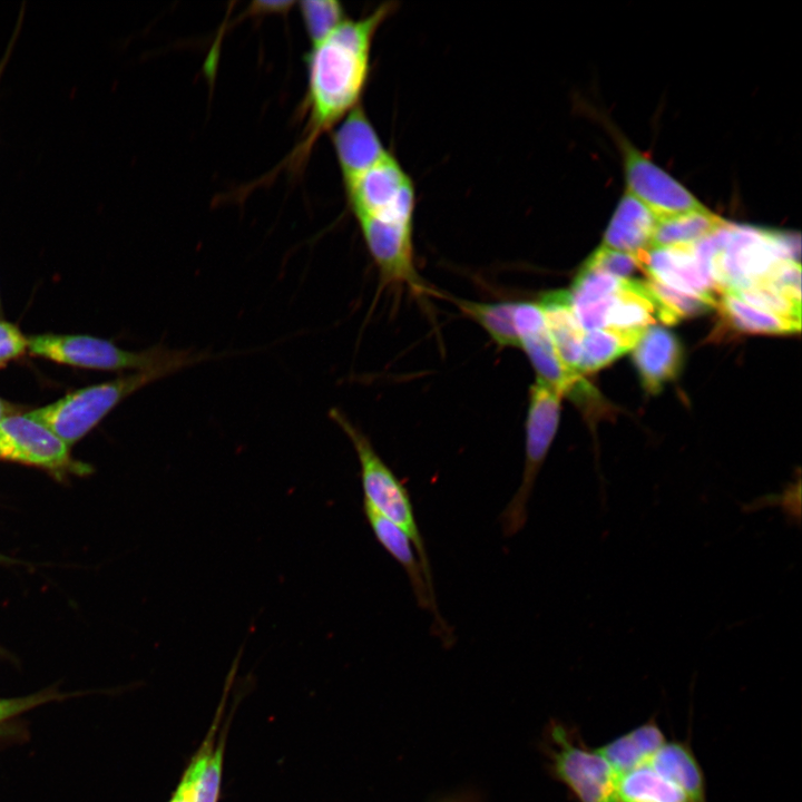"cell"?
<instances>
[{"label":"cell","instance_id":"6da1fadb","mask_svg":"<svg viewBox=\"0 0 802 802\" xmlns=\"http://www.w3.org/2000/svg\"><path fill=\"white\" fill-rule=\"evenodd\" d=\"M395 8V2H383L362 18L345 19L313 45L307 59V121L293 163L302 162L322 134L360 105L369 79L374 36Z\"/></svg>","mask_w":802,"mask_h":802},{"label":"cell","instance_id":"7a4b0ae2","mask_svg":"<svg viewBox=\"0 0 802 802\" xmlns=\"http://www.w3.org/2000/svg\"><path fill=\"white\" fill-rule=\"evenodd\" d=\"M28 352L60 364L105 371H163L172 375L207 360L206 352L155 345L124 350L109 340L85 334H38L28 338Z\"/></svg>","mask_w":802,"mask_h":802},{"label":"cell","instance_id":"3957f363","mask_svg":"<svg viewBox=\"0 0 802 802\" xmlns=\"http://www.w3.org/2000/svg\"><path fill=\"white\" fill-rule=\"evenodd\" d=\"M711 238V272L720 294L764 281L783 261L800 263L799 234L726 222Z\"/></svg>","mask_w":802,"mask_h":802},{"label":"cell","instance_id":"277c9868","mask_svg":"<svg viewBox=\"0 0 802 802\" xmlns=\"http://www.w3.org/2000/svg\"><path fill=\"white\" fill-rule=\"evenodd\" d=\"M329 415L350 439L358 456L364 495L363 502L409 537L429 590L436 597L429 556L407 488L382 460L369 438L342 411L331 409Z\"/></svg>","mask_w":802,"mask_h":802},{"label":"cell","instance_id":"5b68a950","mask_svg":"<svg viewBox=\"0 0 802 802\" xmlns=\"http://www.w3.org/2000/svg\"><path fill=\"white\" fill-rule=\"evenodd\" d=\"M168 376L163 371H140L88 385L28 413L47 424L69 447L89 433L111 410L141 388Z\"/></svg>","mask_w":802,"mask_h":802},{"label":"cell","instance_id":"8992f818","mask_svg":"<svg viewBox=\"0 0 802 802\" xmlns=\"http://www.w3.org/2000/svg\"><path fill=\"white\" fill-rule=\"evenodd\" d=\"M415 193L394 207L356 218L365 245L376 264L382 285L408 286L417 295L427 291L413 260Z\"/></svg>","mask_w":802,"mask_h":802},{"label":"cell","instance_id":"52a82bcc","mask_svg":"<svg viewBox=\"0 0 802 802\" xmlns=\"http://www.w3.org/2000/svg\"><path fill=\"white\" fill-rule=\"evenodd\" d=\"M561 398L556 390L539 380L530 387L522 477L500 516V525L507 537L518 534L526 525L532 489L558 430Z\"/></svg>","mask_w":802,"mask_h":802},{"label":"cell","instance_id":"ba28073f","mask_svg":"<svg viewBox=\"0 0 802 802\" xmlns=\"http://www.w3.org/2000/svg\"><path fill=\"white\" fill-rule=\"evenodd\" d=\"M514 321L519 348L527 354L537 380L556 390L561 397L573 399L584 409L597 402V391L583 375L567 369L560 360L538 303L516 302Z\"/></svg>","mask_w":802,"mask_h":802},{"label":"cell","instance_id":"9c48e42d","mask_svg":"<svg viewBox=\"0 0 802 802\" xmlns=\"http://www.w3.org/2000/svg\"><path fill=\"white\" fill-rule=\"evenodd\" d=\"M552 775L568 788L578 802H617L618 775L595 750L571 736L560 724L550 730Z\"/></svg>","mask_w":802,"mask_h":802},{"label":"cell","instance_id":"30bf717a","mask_svg":"<svg viewBox=\"0 0 802 802\" xmlns=\"http://www.w3.org/2000/svg\"><path fill=\"white\" fill-rule=\"evenodd\" d=\"M624 160L627 190L659 217L705 206L679 182L657 166L624 136L616 134Z\"/></svg>","mask_w":802,"mask_h":802},{"label":"cell","instance_id":"8fae6325","mask_svg":"<svg viewBox=\"0 0 802 802\" xmlns=\"http://www.w3.org/2000/svg\"><path fill=\"white\" fill-rule=\"evenodd\" d=\"M0 459L56 472L79 468L70 447L28 412L13 413L0 426Z\"/></svg>","mask_w":802,"mask_h":802},{"label":"cell","instance_id":"7c38bea8","mask_svg":"<svg viewBox=\"0 0 802 802\" xmlns=\"http://www.w3.org/2000/svg\"><path fill=\"white\" fill-rule=\"evenodd\" d=\"M344 186L355 218L390 209L415 193L411 177L391 153Z\"/></svg>","mask_w":802,"mask_h":802},{"label":"cell","instance_id":"4fadbf2b","mask_svg":"<svg viewBox=\"0 0 802 802\" xmlns=\"http://www.w3.org/2000/svg\"><path fill=\"white\" fill-rule=\"evenodd\" d=\"M332 143L344 185L390 154L361 104L334 127Z\"/></svg>","mask_w":802,"mask_h":802},{"label":"cell","instance_id":"5bb4252c","mask_svg":"<svg viewBox=\"0 0 802 802\" xmlns=\"http://www.w3.org/2000/svg\"><path fill=\"white\" fill-rule=\"evenodd\" d=\"M366 521L382 548L403 568L420 607L429 610L434 618L437 632L448 635L437 598L430 593L423 570L409 537L395 525L363 502Z\"/></svg>","mask_w":802,"mask_h":802},{"label":"cell","instance_id":"9a60e30c","mask_svg":"<svg viewBox=\"0 0 802 802\" xmlns=\"http://www.w3.org/2000/svg\"><path fill=\"white\" fill-rule=\"evenodd\" d=\"M636 256L642 271L665 285L711 299L718 293L703 275L694 244L649 247Z\"/></svg>","mask_w":802,"mask_h":802},{"label":"cell","instance_id":"2e32d148","mask_svg":"<svg viewBox=\"0 0 802 802\" xmlns=\"http://www.w3.org/2000/svg\"><path fill=\"white\" fill-rule=\"evenodd\" d=\"M632 351L640 382L649 393H658L674 380L683 364L678 339L663 326H648Z\"/></svg>","mask_w":802,"mask_h":802},{"label":"cell","instance_id":"e0dca14e","mask_svg":"<svg viewBox=\"0 0 802 802\" xmlns=\"http://www.w3.org/2000/svg\"><path fill=\"white\" fill-rule=\"evenodd\" d=\"M656 216L626 192L606 228L602 246L637 255L651 247Z\"/></svg>","mask_w":802,"mask_h":802},{"label":"cell","instance_id":"ac0fdd59","mask_svg":"<svg viewBox=\"0 0 802 802\" xmlns=\"http://www.w3.org/2000/svg\"><path fill=\"white\" fill-rule=\"evenodd\" d=\"M538 305L560 360L567 369L578 373L584 331L574 313L569 291L546 292Z\"/></svg>","mask_w":802,"mask_h":802},{"label":"cell","instance_id":"d6986e66","mask_svg":"<svg viewBox=\"0 0 802 802\" xmlns=\"http://www.w3.org/2000/svg\"><path fill=\"white\" fill-rule=\"evenodd\" d=\"M666 742L662 728L649 720L595 750L620 776L647 765Z\"/></svg>","mask_w":802,"mask_h":802},{"label":"cell","instance_id":"ffe728a7","mask_svg":"<svg viewBox=\"0 0 802 802\" xmlns=\"http://www.w3.org/2000/svg\"><path fill=\"white\" fill-rule=\"evenodd\" d=\"M648 764L676 784L691 802H708L704 773L688 743L667 741Z\"/></svg>","mask_w":802,"mask_h":802},{"label":"cell","instance_id":"44dd1931","mask_svg":"<svg viewBox=\"0 0 802 802\" xmlns=\"http://www.w3.org/2000/svg\"><path fill=\"white\" fill-rule=\"evenodd\" d=\"M716 307L726 325L742 333L788 335L801 329V323L754 307L730 291L720 294Z\"/></svg>","mask_w":802,"mask_h":802},{"label":"cell","instance_id":"7402d4cb","mask_svg":"<svg viewBox=\"0 0 802 802\" xmlns=\"http://www.w3.org/2000/svg\"><path fill=\"white\" fill-rule=\"evenodd\" d=\"M726 221L706 207L656 218L651 247L695 244L721 228Z\"/></svg>","mask_w":802,"mask_h":802},{"label":"cell","instance_id":"603a6c76","mask_svg":"<svg viewBox=\"0 0 802 802\" xmlns=\"http://www.w3.org/2000/svg\"><path fill=\"white\" fill-rule=\"evenodd\" d=\"M656 307L644 281L626 280L607 317V329L643 333L655 322Z\"/></svg>","mask_w":802,"mask_h":802},{"label":"cell","instance_id":"cb8c5ba5","mask_svg":"<svg viewBox=\"0 0 802 802\" xmlns=\"http://www.w3.org/2000/svg\"><path fill=\"white\" fill-rule=\"evenodd\" d=\"M617 802H691L673 782L656 772L649 764L618 777Z\"/></svg>","mask_w":802,"mask_h":802},{"label":"cell","instance_id":"d4e9b609","mask_svg":"<svg viewBox=\"0 0 802 802\" xmlns=\"http://www.w3.org/2000/svg\"><path fill=\"white\" fill-rule=\"evenodd\" d=\"M643 333H627L607 327L584 332L578 373L584 375L609 365L633 350Z\"/></svg>","mask_w":802,"mask_h":802},{"label":"cell","instance_id":"484cf974","mask_svg":"<svg viewBox=\"0 0 802 802\" xmlns=\"http://www.w3.org/2000/svg\"><path fill=\"white\" fill-rule=\"evenodd\" d=\"M459 310L478 323L499 348H519L515 327L516 302L482 303L452 299Z\"/></svg>","mask_w":802,"mask_h":802},{"label":"cell","instance_id":"4316f807","mask_svg":"<svg viewBox=\"0 0 802 802\" xmlns=\"http://www.w3.org/2000/svg\"><path fill=\"white\" fill-rule=\"evenodd\" d=\"M656 307V316L673 325L684 319L702 315L716 306V300L683 292L652 277L644 281Z\"/></svg>","mask_w":802,"mask_h":802},{"label":"cell","instance_id":"83f0119b","mask_svg":"<svg viewBox=\"0 0 802 802\" xmlns=\"http://www.w3.org/2000/svg\"><path fill=\"white\" fill-rule=\"evenodd\" d=\"M300 11L313 45L327 37L345 20L343 7L335 0L302 1Z\"/></svg>","mask_w":802,"mask_h":802},{"label":"cell","instance_id":"f1b7e54d","mask_svg":"<svg viewBox=\"0 0 802 802\" xmlns=\"http://www.w3.org/2000/svg\"><path fill=\"white\" fill-rule=\"evenodd\" d=\"M730 292L754 307L801 323V304L766 283L760 282Z\"/></svg>","mask_w":802,"mask_h":802},{"label":"cell","instance_id":"f546056e","mask_svg":"<svg viewBox=\"0 0 802 802\" xmlns=\"http://www.w3.org/2000/svg\"><path fill=\"white\" fill-rule=\"evenodd\" d=\"M224 737L213 746L205 764L199 771L192 802H217L222 781Z\"/></svg>","mask_w":802,"mask_h":802},{"label":"cell","instance_id":"4dcf8cb0","mask_svg":"<svg viewBox=\"0 0 802 802\" xmlns=\"http://www.w3.org/2000/svg\"><path fill=\"white\" fill-rule=\"evenodd\" d=\"M583 265L623 280H629V276L637 270H642L636 255L602 245L588 256Z\"/></svg>","mask_w":802,"mask_h":802},{"label":"cell","instance_id":"1f68e13d","mask_svg":"<svg viewBox=\"0 0 802 802\" xmlns=\"http://www.w3.org/2000/svg\"><path fill=\"white\" fill-rule=\"evenodd\" d=\"M217 723L213 725V728L208 733L206 740L203 742L202 746L197 751V753L193 756L190 760L188 766L186 767L182 780L174 792L172 799L169 802H192L193 801V792L195 782L197 779V775L199 771L202 770L203 765L205 764L209 753L213 750V743H214V731L216 730Z\"/></svg>","mask_w":802,"mask_h":802},{"label":"cell","instance_id":"d6a6232c","mask_svg":"<svg viewBox=\"0 0 802 802\" xmlns=\"http://www.w3.org/2000/svg\"><path fill=\"white\" fill-rule=\"evenodd\" d=\"M762 282L769 284L795 303L801 304L800 263L783 261Z\"/></svg>","mask_w":802,"mask_h":802},{"label":"cell","instance_id":"836d02e7","mask_svg":"<svg viewBox=\"0 0 802 802\" xmlns=\"http://www.w3.org/2000/svg\"><path fill=\"white\" fill-rule=\"evenodd\" d=\"M65 696L53 689H45L28 696L0 698V724L28 712L37 706Z\"/></svg>","mask_w":802,"mask_h":802},{"label":"cell","instance_id":"e575fe53","mask_svg":"<svg viewBox=\"0 0 802 802\" xmlns=\"http://www.w3.org/2000/svg\"><path fill=\"white\" fill-rule=\"evenodd\" d=\"M28 351V338L19 327L0 320V365L22 356Z\"/></svg>","mask_w":802,"mask_h":802},{"label":"cell","instance_id":"d590c367","mask_svg":"<svg viewBox=\"0 0 802 802\" xmlns=\"http://www.w3.org/2000/svg\"><path fill=\"white\" fill-rule=\"evenodd\" d=\"M20 22H21V16H20V19H19V23H18V26H17V28H16V31L13 32L12 38H11V40H10V43H9V46L7 47V50H6L4 55L2 56V58H1V60H0V80H1V76H2V74H3V70H4V68H6V66H7L8 61H9V58H10V55H11V51H12V48H13V45H14V40H16L18 33H19Z\"/></svg>","mask_w":802,"mask_h":802},{"label":"cell","instance_id":"8d00e7d4","mask_svg":"<svg viewBox=\"0 0 802 802\" xmlns=\"http://www.w3.org/2000/svg\"><path fill=\"white\" fill-rule=\"evenodd\" d=\"M13 413H16L14 407L0 398V426L7 417Z\"/></svg>","mask_w":802,"mask_h":802}]
</instances>
